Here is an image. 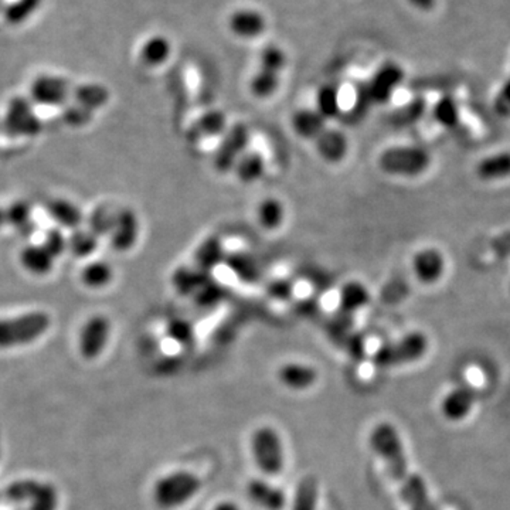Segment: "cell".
Returning a JSON list of instances; mask_svg holds the SVG:
<instances>
[{
    "label": "cell",
    "instance_id": "f6af8a7d",
    "mask_svg": "<svg viewBox=\"0 0 510 510\" xmlns=\"http://www.w3.org/2000/svg\"><path fill=\"white\" fill-rule=\"evenodd\" d=\"M92 114L94 113L91 109L85 108L77 102H72V104L65 106L64 111H63V119L67 125L81 128V126L89 125L91 123Z\"/></svg>",
    "mask_w": 510,
    "mask_h": 510
},
{
    "label": "cell",
    "instance_id": "f5cc1de1",
    "mask_svg": "<svg viewBox=\"0 0 510 510\" xmlns=\"http://www.w3.org/2000/svg\"><path fill=\"white\" fill-rule=\"evenodd\" d=\"M4 0H0V13H2V9H4Z\"/></svg>",
    "mask_w": 510,
    "mask_h": 510
},
{
    "label": "cell",
    "instance_id": "83f0119b",
    "mask_svg": "<svg viewBox=\"0 0 510 510\" xmlns=\"http://www.w3.org/2000/svg\"><path fill=\"white\" fill-rule=\"evenodd\" d=\"M72 98L74 102L85 108L91 109L92 113L96 109L106 106L109 101V91L104 85L97 84V82H89V84H81L72 89Z\"/></svg>",
    "mask_w": 510,
    "mask_h": 510
},
{
    "label": "cell",
    "instance_id": "7bdbcfd3",
    "mask_svg": "<svg viewBox=\"0 0 510 510\" xmlns=\"http://www.w3.org/2000/svg\"><path fill=\"white\" fill-rule=\"evenodd\" d=\"M225 291L223 285L210 278L208 283L199 289L198 293H194L193 298L201 308H208V306H213L220 302L225 298Z\"/></svg>",
    "mask_w": 510,
    "mask_h": 510
},
{
    "label": "cell",
    "instance_id": "f35d334b",
    "mask_svg": "<svg viewBox=\"0 0 510 510\" xmlns=\"http://www.w3.org/2000/svg\"><path fill=\"white\" fill-rule=\"evenodd\" d=\"M425 111V101L422 98H415L405 104L402 108L397 109L391 115V123L397 128L412 125L417 123Z\"/></svg>",
    "mask_w": 510,
    "mask_h": 510
},
{
    "label": "cell",
    "instance_id": "db71d44e",
    "mask_svg": "<svg viewBox=\"0 0 510 510\" xmlns=\"http://www.w3.org/2000/svg\"><path fill=\"white\" fill-rule=\"evenodd\" d=\"M510 289V288H509Z\"/></svg>",
    "mask_w": 510,
    "mask_h": 510
},
{
    "label": "cell",
    "instance_id": "5b68a950",
    "mask_svg": "<svg viewBox=\"0 0 510 510\" xmlns=\"http://www.w3.org/2000/svg\"><path fill=\"white\" fill-rule=\"evenodd\" d=\"M251 453L255 465L264 475H278L285 468L283 439L269 425L255 429L251 437Z\"/></svg>",
    "mask_w": 510,
    "mask_h": 510
},
{
    "label": "cell",
    "instance_id": "d590c367",
    "mask_svg": "<svg viewBox=\"0 0 510 510\" xmlns=\"http://www.w3.org/2000/svg\"><path fill=\"white\" fill-rule=\"evenodd\" d=\"M98 247V237L94 233L89 232V228H77L72 230V235L68 237V250L80 259L89 257L92 252L96 251Z\"/></svg>",
    "mask_w": 510,
    "mask_h": 510
},
{
    "label": "cell",
    "instance_id": "e0dca14e",
    "mask_svg": "<svg viewBox=\"0 0 510 510\" xmlns=\"http://www.w3.org/2000/svg\"><path fill=\"white\" fill-rule=\"evenodd\" d=\"M313 142H315L320 159L327 164H339L349 152V140L346 135L334 128H329V130L327 128Z\"/></svg>",
    "mask_w": 510,
    "mask_h": 510
},
{
    "label": "cell",
    "instance_id": "bcb514c9",
    "mask_svg": "<svg viewBox=\"0 0 510 510\" xmlns=\"http://www.w3.org/2000/svg\"><path fill=\"white\" fill-rule=\"evenodd\" d=\"M43 245H45L47 251L50 252L55 259H57V257H62V255L67 251L68 238L63 234L62 230L51 228V230H48L47 234H46Z\"/></svg>",
    "mask_w": 510,
    "mask_h": 510
},
{
    "label": "cell",
    "instance_id": "44dd1931",
    "mask_svg": "<svg viewBox=\"0 0 510 510\" xmlns=\"http://www.w3.org/2000/svg\"><path fill=\"white\" fill-rule=\"evenodd\" d=\"M47 211L60 227L68 230H77L84 221L81 208L67 199H51L47 203Z\"/></svg>",
    "mask_w": 510,
    "mask_h": 510
},
{
    "label": "cell",
    "instance_id": "4dcf8cb0",
    "mask_svg": "<svg viewBox=\"0 0 510 510\" xmlns=\"http://www.w3.org/2000/svg\"><path fill=\"white\" fill-rule=\"evenodd\" d=\"M172 55V45L165 36H152L140 48V60L149 67L165 64Z\"/></svg>",
    "mask_w": 510,
    "mask_h": 510
},
{
    "label": "cell",
    "instance_id": "ba28073f",
    "mask_svg": "<svg viewBox=\"0 0 510 510\" xmlns=\"http://www.w3.org/2000/svg\"><path fill=\"white\" fill-rule=\"evenodd\" d=\"M72 94V84L62 75H38L30 85L31 99L40 106H64Z\"/></svg>",
    "mask_w": 510,
    "mask_h": 510
},
{
    "label": "cell",
    "instance_id": "7c38bea8",
    "mask_svg": "<svg viewBox=\"0 0 510 510\" xmlns=\"http://www.w3.org/2000/svg\"><path fill=\"white\" fill-rule=\"evenodd\" d=\"M140 237V218L130 208H119L115 213L113 230L109 233V242L113 249L119 252L130 251Z\"/></svg>",
    "mask_w": 510,
    "mask_h": 510
},
{
    "label": "cell",
    "instance_id": "f1b7e54d",
    "mask_svg": "<svg viewBox=\"0 0 510 510\" xmlns=\"http://www.w3.org/2000/svg\"><path fill=\"white\" fill-rule=\"evenodd\" d=\"M476 174L482 181H499L510 176V152H500L483 157L478 166Z\"/></svg>",
    "mask_w": 510,
    "mask_h": 510
},
{
    "label": "cell",
    "instance_id": "d4e9b609",
    "mask_svg": "<svg viewBox=\"0 0 510 510\" xmlns=\"http://www.w3.org/2000/svg\"><path fill=\"white\" fill-rule=\"evenodd\" d=\"M225 247L218 237H208L201 242L198 251L194 254L196 267L201 271L211 274L216 267L220 266L225 259Z\"/></svg>",
    "mask_w": 510,
    "mask_h": 510
},
{
    "label": "cell",
    "instance_id": "681fc988",
    "mask_svg": "<svg viewBox=\"0 0 510 510\" xmlns=\"http://www.w3.org/2000/svg\"><path fill=\"white\" fill-rule=\"evenodd\" d=\"M408 2L421 11H431L432 7L436 6V0H408Z\"/></svg>",
    "mask_w": 510,
    "mask_h": 510
},
{
    "label": "cell",
    "instance_id": "f907efd6",
    "mask_svg": "<svg viewBox=\"0 0 510 510\" xmlns=\"http://www.w3.org/2000/svg\"><path fill=\"white\" fill-rule=\"evenodd\" d=\"M211 510H242L237 504L232 502V500H223V502H218L215 507Z\"/></svg>",
    "mask_w": 510,
    "mask_h": 510
},
{
    "label": "cell",
    "instance_id": "ac0fdd59",
    "mask_svg": "<svg viewBox=\"0 0 510 510\" xmlns=\"http://www.w3.org/2000/svg\"><path fill=\"white\" fill-rule=\"evenodd\" d=\"M266 28V17L255 9H240L230 17V29L233 33L244 40L259 38Z\"/></svg>",
    "mask_w": 510,
    "mask_h": 510
},
{
    "label": "cell",
    "instance_id": "e575fe53",
    "mask_svg": "<svg viewBox=\"0 0 510 510\" xmlns=\"http://www.w3.org/2000/svg\"><path fill=\"white\" fill-rule=\"evenodd\" d=\"M315 109L327 119L336 118L340 114L339 89L335 85H323L317 94V104Z\"/></svg>",
    "mask_w": 510,
    "mask_h": 510
},
{
    "label": "cell",
    "instance_id": "8992f818",
    "mask_svg": "<svg viewBox=\"0 0 510 510\" xmlns=\"http://www.w3.org/2000/svg\"><path fill=\"white\" fill-rule=\"evenodd\" d=\"M431 165L429 150L421 147H391L378 157V167L390 176L417 177Z\"/></svg>",
    "mask_w": 510,
    "mask_h": 510
},
{
    "label": "cell",
    "instance_id": "60d3db41",
    "mask_svg": "<svg viewBox=\"0 0 510 510\" xmlns=\"http://www.w3.org/2000/svg\"><path fill=\"white\" fill-rule=\"evenodd\" d=\"M285 65L286 55L283 48L276 45H269L262 48L261 53H259V68L279 74L285 68Z\"/></svg>",
    "mask_w": 510,
    "mask_h": 510
},
{
    "label": "cell",
    "instance_id": "8d00e7d4",
    "mask_svg": "<svg viewBox=\"0 0 510 510\" xmlns=\"http://www.w3.org/2000/svg\"><path fill=\"white\" fill-rule=\"evenodd\" d=\"M279 87V74L259 68V72L252 75L250 81V89L252 96L259 99L269 98L276 94Z\"/></svg>",
    "mask_w": 510,
    "mask_h": 510
},
{
    "label": "cell",
    "instance_id": "603a6c76",
    "mask_svg": "<svg viewBox=\"0 0 510 510\" xmlns=\"http://www.w3.org/2000/svg\"><path fill=\"white\" fill-rule=\"evenodd\" d=\"M235 176L238 181L244 184H254L261 181L262 176L266 174V159L259 152H245L240 159L237 160L234 169Z\"/></svg>",
    "mask_w": 510,
    "mask_h": 510
},
{
    "label": "cell",
    "instance_id": "1f68e13d",
    "mask_svg": "<svg viewBox=\"0 0 510 510\" xmlns=\"http://www.w3.org/2000/svg\"><path fill=\"white\" fill-rule=\"evenodd\" d=\"M257 220L264 230H276L285 220V206L276 198H267L259 201L257 208Z\"/></svg>",
    "mask_w": 510,
    "mask_h": 510
},
{
    "label": "cell",
    "instance_id": "52a82bcc",
    "mask_svg": "<svg viewBox=\"0 0 510 510\" xmlns=\"http://www.w3.org/2000/svg\"><path fill=\"white\" fill-rule=\"evenodd\" d=\"M250 130L245 123H234L227 128L213 155V166L218 174H228L234 169L237 160L247 152Z\"/></svg>",
    "mask_w": 510,
    "mask_h": 510
},
{
    "label": "cell",
    "instance_id": "7a4b0ae2",
    "mask_svg": "<svg viewBox=\"0 0 510 510\" xmlns=\"http://www.w3.org/2000/svg\"><path fill=\"white\" fill-rule=\"evenodd\" d=\"M201 490V480L189 471H174L153 485V502L164 510H174L189 504Z\"/></svg>",
    "mask_w": 510,
    "mask_h": 510
},
{
    "label": "cell",
    "instance_id": "74e56055",
    "mask_svg": "<svg viewBox=\"0 0 510 510\" xmlns=\"http://www.w3.org/2000/svg\"><path fill=\"white\" fill-rule=\"evenodd\" d=\"M432 115H434L437 123L444 128H455L458 125L459 118H461L458 104L451 97L439 98L432 108Z\"/></svg>",
    "mask_w": 510,
    "mask_h": 510
},
{
    "label": "cell",
    "instance_id": "6da1fadb",
    "mask_svg": "<svg viewBox=\"0 0 510 510\" xmlns=\"http://www.w3.org/2000/svg\"><path fill=\"white\" fill-rule=\"evenodd\" d=\"M369 444L385 463L391 480L398 483L400 497L408 510H438L429 497L425 480L410 470L402 437L395 425L378 422L371 429Z\"/></svg>",
    "mask_w": 510,
    "mask_h": 510
},
{
    "label": "cell",
    "instance_id": "9c48e42d",
    "mask_svg": "<svg viewBox=\"0 0 510 510\" xmlns=\"http://www.w3.org/2000/svg\"><path fill=\"white\" fill-rule=\"evenodd\" d=\"M6 126L14 135L36 136L40 133L41 121L34 113L33 102L24 97H14L6 111Z\"/></svg>",
    "mask_w": 510,
    "mask_h": 510
},
{
    "label": "cell",
    "instance_id": "7dc6e473",
    "mask_svg": "<svg viewBox=\"0 0 510 510\" xmlns=\"http://www.w3.org/2000/svg\"><path fill=\"white\" fill-rule=\"evenodd\" d=\"M293 293V284L286 279H276L268 285V295L276 300L288 301Z\"/></svg>",
    "mask_w": 510,
    "mask_h": 510
},
{
    "label": "cell",
    "instance_id": "816d5d0a",
    "mask_svg": "<svg viewBox=\"0 0 510 510\" xmlns=\"http://www.w3.org/2000/svg\"><path fill=\"white\" fill-rule=\"evenodd\" d=\"M6 223V208H0V228L4 227Z\"/></svg>",
    "mask_w": 510,
    "mask_h": 510
},
{
    "label": "cell",
    "instance_id": "ffe728a7",
    "mask_svg": "<svg viewBox=\"0 0 510 510\" xmlns=\"http://www.w3.org/2000/svg\"><path fill=\"white\" fill-rule=\"evenodd\" d=\"M291 128L302 140H315L327 130V119L315 108L298 109L291 116Z\"/></svg>",
    "mask_w": 510,
    "mask_h": 510
},
{
    "label": "cell",
    "instance_id": "4fadbf2b",
    "mask_svg": "<svg viewBox=\"0 0 510 510\" xmlns=\"http://www.w3.org/2000/svg\"><path fill=\"white\" fill-rule=\"evenodd\" d=\"M476 402V387L471 383H463L449 391L441 403V412L449 421H461L472 412Z\"/></svg>",
    "mask_w": 510,
    "mask_h": 510
},
{
    "label": "cell",
    "instance_id": "7402d4cb",
    "mask_svg": "<svg viewBox=\"0 0 510 510\" xmlns=\"http://www.w3.org/2000/svg\"><path fill=\"white\" fill-rule=\"evenodd\" d=\"M55 259L43 244L28 245L21 252V267L33 276H47L55 267Z\"/></svg>",
    "mask_w": 510,
    "mask_h": 510
},
{
    "label": "cell",
    "instance_id": "d6a6232c",
    "mask_svg": "<svg viewBox=\"0 0 510 510\" xmlns=\"http://www.w3.org/2000/svg\"><path fill=\"white\" fill-rule=\"evenodd\" d=\"M82 283L91 289H101L108 285L114 278L113 267L108 262L97 261L89 262V266L82 269Z\"/></svg>",
    "mask_w": 510,
    "mask_h": 510
},
{
    "label": "cell",
    "instance_id": "836d02e7",
    "mask_svg": "<svg viewBox=\"0 0 510 510\" xmlns=\"http://www.w3.org/2000/svg\"><path fill=\"white\" fill-rule=\"evenodd\" d=\"M225 262L228 268L234 272V276L245 283H254L255 279L259 278V266L250 255L242 254V252L225 255Z\"/></svg>",
    "mask_w": 510,
    "mask_h": 510
},
{
    "label": "cell",
    "instance_id": "2e32d148",
    "mask_svg": "<svg viewBox=\"0 0 510 510\" xmlns=\"http://www.w3.org/2000/svg\"><path fill=\"white\" fill-rule=\"evenodd\" d=\"M247 495L262 510H283L286 506L285 492L262 478H254L247 483Z\"/></svg>",
    "mask_w": 510,
    "mask_h": 510
},
{
    "label": "cell",
    "instance_id": "484cf974",
    "mask_svg": "<svg viewBox=\"0 0 510 510\" xmlns=\"http://www.w3.org/2000/svg\"><path fill=\"white\" fill-rule=\"evenodd\" d=\"M370 302V291L359 281H351L340 288L339 306L344 313L363 310Z\"/></svg>",
    "mask_w": 510,
    "mask_h": 510
},
{
    "label": "cell",
    "instance_id": "ee69618b",
    "mask_svg": "<svg viewBox=\"0 0 510 510\" xmlns=\"http://www.w3.org/2000/svg\"><path fill=\"white\" fill-rule=\"evenodd\" d=\"M166 335L170 340H174L182 346H186L193 342L194 329L189 320L172 319L167 323Z\"/></svg>",
    "mask_w": 510,
    "mask_h": 510
},
{
    "label": "cell",
    "instance_id": "c3c4849f",
    "mask_svg": "<svg viewBox=\"0 0 510 510\" xmlns=\"http://www.w3.org/2000/svg\"><path fill=\"white\" fill-rule=\"evenodd\" d=\"M495 109L502 116H510V77L500 87L495 99Z\"/></svg>",
    "mask_w": 510,
    "mask_h": 510
},
{
    "label": "cell",
    "instance_id": "30bf717a",
    "mask_svg": "<svg viewBox=\"0 0 510 510\" xmlns=\"http://www.w3.org/2000/svg\"><path fill=\"white\" fill-rule=\"evenodd\" d=\"M111 335V323L104 315H94L84 323L80 335V353L85 359H97L106 351Z\"/></svg>",
    "mask_w": 510,
    "mask_h": 510
},
{
    "label": "cell",
    "instance_id": "f546056e",
    "mask_svg": "<svg viewBox=\"0 0 510 510\" xmlns=\"http://www.w3.org/2000/svg\"><path fill=\"white\" fill-rule=\"evenodd\" d=\"M43 0H12L4 4L2 17L9 26H21L38 13Z\"/></svg>",
    "mask_w": 510,
    "mask_h": 510
},
{
    "label": "cell",
    "instance_id": "277c9868",
    "mask_svg": "<svg viewBox=\"0 0 510 510\" xmlns=\"http://www.w3.org/2000/svg\"><path fill=\"white\" fill-rule=\"evenodd\" d=\"M429 351V337L412 332L395 342L383 344L374 352L373 363L380 369L400 368L417 361Z\"/></svg>",
    "mask_w": 510,
    "mask_h": 510
},
{
    "label": "cell",
    "instance_id": "9a60e30c",
    "mask_svg": "<svg viewBox=\"0 0 510 510\" xmlns=\"http://www.w3.org/2000/svg\"><path fill=\"white\" fill-rule=\"evenodd\" d=\"M276 378L288 390L306 391L317 383L318 371L310 364L289 361L278 369Z\"/></svg>",
    "mask_w": 510,
    "mask_h": 510
},
{
    "label": "cell",
    "instance_id": "5bb4252c",
    "mask_svg": "<svg viewBox=\"0 0 510 510\" xmlns=\"http://www.w3.org/2000/svg\"><path fill=\"white\" fill-rule=\"evenodd\" d=\"M446 271L444 255L436 249H424L412 259V272L415 278L425 285H431L441 279Z\"/></svg>",
    "mask_w": 510,
    "mask_h": 510
},
{
    "label": "cell",
    "instance_id": "4316f807",
    "mask_svg": "<svg viewBox=\"0 0 510 510\" xmlns=\"http://www.w3.org/2000/svg\"><path fill=\"white\" fill-rule=\"evenodd\" d=\"M319 504V482L313 475H305L298 482L293 493L291 510H318Z\"/></svg>",
    "mask_w": 510,
    "mask_h": 510
},
{
    "label": "cell",
    "instance_id": "3957f363",
    "mask_svg": "<svg viewBox=\"0 0 510 510\" xmlns=\"http://www.w3.org/2000/svg\"><path fill=\"white\" fill-rule=\"evenodd\" d=\"M51 318L43 310L0 319V349H13L33 344L47 332Z\"/></svg>",
    "mask_w": 510,
    "mask_h": 510
},
{
    "label": "cell",
    "instance_id": "8fae6325",
    "mask_svg": "<svg viewBox=\"0 0 510 510\" xmlns=\"http://www.w3.org/2000/svg\"><path fill=\"white\" fill-rule=\"evenodd\" d=\"M404 81V72L395 63H386L366 82L369 96L373 104H385L393 97L395 89Z\"/></svg>",
    "mask_w": 510,
    "mask_h": 510
},
{
    "label": "cell",
    "instance_id": "d6986e66",
    "mask_svg": "<svg viewBox=\"0 0 510 510\" xmlns=\"http://www.w3.org/2000/svg\"><path fill=\"white\" fill-rule=\"evenodd\" d=\"M227 131V118L217 109L203 114L187 131V140L191 142H200L208 138L223 135Z\"/></svg>",
    "mask_w": 510,
    "mask_h": 510
},
{
    "label": "cell",
    "instance_id": "ab89813d",
    "mask_svg": "<svg viewBox=\"0 0 510 510\" xmlns=\"http://www.w3.org/2000/svg\"><path fill=\"white\" fill-rule=\"evenodd\" d=\"M116 211L111 210L108 206H99L94 208L89 218V230L94 233L97 237L109 235L113 230L114 220H115Z\"/></svg>",
    "mask_w": 510,
    "mask_h": 510
},
{
    "label": "cell",
    "instance_id": "b9f144b4",
    "mask_svg": "<svg viewBox=\"0 0 510 510\" xmlns=\"http://www.w3.org/2000/svg\"><path fill=\"white\" fill-rule=\"evenodd\" d=\"M4 208H6L7 225H11L14 228H21V230H24L30 225L31 208L28 201H14L11 206Z\"/></svg>",
    "mask_w": 510,
    "mask_h": 510
},
{
    "label": "cell",
    "instance_id": "cb8c5ba5",
    "mask_svg": "<svg viewBox=\"0 0 510 510\" xmlns=\"http://www.w3.org/2000/svg\"><path fill=\"white\" fill-rule=\"evenodd\" d=\"M210 278L211 274L201 271L198 267H194V268L182 267L174 272L172 284H174L177 293L183 296H193Z\"/></svg>",
    "mask_w": 510,
    "mask_h": 510
}]
</instances>
